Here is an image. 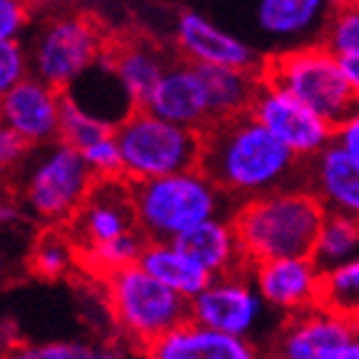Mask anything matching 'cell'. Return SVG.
I'll return each mask as SVG.
<instances>
[{
  "mask_svg": "<svg viewBox=\"0 0 359 359\" xmlns=\"http://www.w3.org/2000/svg\"><path fill=\"white\" fill-rule=\"evenodd\" d=\"M200 170L242 205L269 192L304 187L307 163L245 112L202 133Z\"/></svg>",
  "mask_w": 359,
  "mask_h": 359,
  "instance_id": "6da1fadb",
  "label": "cell"
},
{
  "mask_svg": "<svg viewBox=\"0 0 359 359\" xmlns=\"http://www.w3.org/2000/svg\"><path fill=\"white\" fill-rule=\"evenodd\" d=\"M327 210L307 187L269 192L237 205L230 215L245 264L312 257Z\"/></svg>",
  "mask_w": 359,
  "mask_h": 359,
  "instance_id": "7a4b0ae2",
  "label": "cell"
},
{
  "mask_svg": "<svg viewBox=\"0 0 359 359\" xmlns=\"http://www.w3.org/2000/svg\"><path fill=\"white\" fill-rule=\"evenodd\" d=\"M133 205L137 230L147 242H175L208 219L230 217L237 208L200 168L137 182Z\"/></svg>",
  "mask_w": 359,
  "mask_h": 359,
  "instance_id": "3957f363",
  "label": "cell"
},
{
  "mask_svg": "<svg viewBox=\"0 0 359 359\" xmlns=\"http://www.w3.org/2000/svg\"><path fill=\"white\" fill-rule=\"evenodd\" d=\"M118 342L142 354L152 342L190 322V299L157 282L140 264L97 282Z\"/></svg>",
  "mask_w": 359,
  "mask_h": 359,
  "instance_id": "277c9868",
  "label": "cell"
},
{
  "mask_svg": "<svg viewBox=\"0 0 359 359\" xmlns=\"http://www.w3.org/2000/svg\"><path fill=\"white\" fill-rule=\"evenodd\" d=\"M93 185L95 177L85 165L83 155L57 140L33 147L8 187L25 205L30 219L43 224V230H65L88 200Z\"/></svg>",
  "mask_w": 359,
  "mask_h": 359,
  "instance_id": "5b68a950",
  "label": "cell"
},
{
  "mask_svg": "<svg viewBox=\"0 0 359 359\" xmlns=\"http://www.w3.org/2000/svg\"><path fill=\"white\" fill-rule=\"evenodd\" d=\"M217 13L264 60L322 43L332 18L327 0H219Z\"/></svg>",
  "mask_w": 359,
  "mask_h": 359,
  "instance_id": "8992f818",
  "label": "cell"
},
{
  "mask_svg": "<svg viewBox=\"0 0 359 359\" xmlns=\"http://www.w3.org/2000/svg\"><path fill=\"white\" fill-rule=\"evenodd\" d=\"M262 80L302 100L332 128L342 125L359 107V97L347 83L339 57L322 43L267 57Z\"/></svg>",
  "mask_w": 359,
  "mask_h": 359,
  "instance_id": "52a82bcc",
  "label": "cell"
},
{
  "mask_svg": "<svg viewBox=\"0 0 359 359\" xmlns=\"http://www.w3.org/2000/svg\"><path fill=\"white\" fill-rule=\"evenodd\" d=\"M123 177L130 185L200 168L202 133L157 118L145 107L115 128Z\"/></svg>",
  "mask_w": 359,
  "mask_h": 359,
  "instance_id": "ba28073f",
  "label": "cell"
},
{
  "mask_svg": "<svg viewBox=\"0 0 359 359\" xmlns=\"http://www.w3.org/2000/svg\"><path fill=\"white\" fill-rule=\"evenodd\" d=\"M22 43L28 50L30 75L62 93L83 78L105 53L100 28L95 20L80 13H57L45 18Z\"/></svg>",
  "mask_w": 359,
  "mask_h": 359,
  "instance_id": "9c48e42d",
  "label": "cell"
},
{
  "mask_svg": "<svg viewBox=\"0 0 359 359\" xmlns=\"http://www.w3.org/2000/svg\"><path fill=\"white\" fill-rule=\"evenodd\" d=\"M250 115L304 163L334 142V128L325 118H320L312 107L290 95L287 90L264 80L250 107Z\"/></svg>",
  "mask_w": 359,
  "mask_h": 359,
  "instance_id": "30bf717a",
  "label": "cell"
},
{
  "mask_svg": "<svg viewBox=\"0 0 359 359\" xmlns=\"http://www.w3.org/2000/svg\"><path fill=\"white\" fill-rule=\"evenodd\" d=\"M175 48L180 50L182 60L202 67H237V70L262 73L264 65V57L247 40L197 8L182 11L177 15Z\"/></svg>",
  "mask_w": 359,
  "mask_h": 359,
  "instance_id": "8fae6325",
  "label": "cell"
},
{
  "mask_svg": "<svg viewBox=\"0 0 359 359\" xmlns=\"http://www.w3.org/2000/svg\"><path fill=\"white\" fill-rule=\"evenodd\" d=\"M65 230L78 245V252L135 232L137 217L133 205V185L125 177L95 180L88 200Z\"/></svg>",
  "mask_w": 359,
  "mask_h": 359,
  "instance_id": "7c38bea8",
  "label": "cell"
},
{
  "mask_svg": "<svg viewBox=\"0 0 359 359\" xmlns=\"http://www.w3.org/2000/svg\"><path fill=\"white\" fill-rule=\"evenodd\" d=\"M262 312V297L252 275L215 277L202 294L190 302V320L215 332L250 339Z\"/></svg>",
  "mask_w": 359,
  "mask_h": 359,
  "instance_id": "4fadbf2b",
  "label": "cell"
},
{
  "mask_svg": "<svg viewBox=\"0 0 359 359\" xmlns=\"http://www.w3.org/2000/svg\"><path fill=\"white\" fill-rule=\"evenodd\" d=\"M359 325L337 317L327 309L287 314L262 349L264 359H325L332 349L349 342Z\"/></svg>",
  "mask_w": 359,
  "mask_h": 359,
  "instance_id": "5bb4252c",
  "label": "cell"
},
{
  "mask_svg": "<svg viewBox=\"0 0 359 359\" xmlns=\"http://www.w3.org/2000/svg\"><path fill=\"white\" fill-rule=\"evenodd\" d=\"M62 100H65L62 90L28 75L0 100L3 125H8L30 147L57 142L60 140Z\"/></svg>",
  "mask_w": 359,
  "mask_h": 359,
  "instance_id": "9a60e30c",
  "label": "cell"
},
{
  "mask_svg": "<svg viewBox=\"0 0 359 359\" xmlns=\"http://www.w3.org/2000/svg\"><path fill=\"white\" fill-rule=\"evenodd\" d=\"M145 110L168 123L205 133L212 125V107L200 67L187 60L172 62L145 102Z\"/></svg>",
  "mask_w": 359,
  "mask_h": 359,
  "instance_id": "2e32d148",
  "label": "cell"
},
{
  "mask_svg": "<svg viewBox=\"0 0 359 359\" xmlns=\"http://www.w3.org/2000/svg\"><path fill=\"white\" fill-rule=\"evenodd\" d=\"M320 275L322 272L312 262V257L275 259L257 264L252 269V282L262 302L285 312L287 317L317 307Z\"/></svg>",
  "mask_w": 359,
  "mask_h": 359,
  "instance_id": "e0dca14e",
  "label": "cell"
},
{
  "mask_svg": "<svg viewBox=\"0 0 359 359\" xmlns=\"http://www.w3.org/2000/svg\"><path fill=\"white\" fill-rule=\"evenodd\" d=\"M140 359H264L262 349L245 337H232L202 327L197 322H185L177 330L168 332L152 342Z\"/></svg>",
  "mask_w": 359,
  "mask_h": 359,
  "instance_id": "ac0fdd59",
  "label": "cell"
},
{
  "mask_svg": "<svg viewBox=\"0 0 359 359\" xmlns=\"http://www.w3.org/2000/svg\"><path fill=\"white\" fill-rule=\"evenodd\" d=\"M304 187L325 205L327 212L359 219V165L334 142L307 163Z\"/></svg>",
  "mask_w": 359,
  "mask_h": 359,
  "instance_id": "d6986e66",
  "label": "cell"
},
{
  "mask_svg": "<svg viewBox=\"0 0 359 359\" xmlns=\"http://www.w3.org/2000/svg\"><path fill=\"white\" fill-rule=\"evenodd\" d=\"M105 57L137 110L145 107L157 83L163 80L165 70L172 65V60H168L155 43L142 38H130L123 43L107 45Z\"/></svg>",
  "mask_w": 359,
  "mask_h": 359,
  "instance_id": "ffe728a7",
  "label": "cell"
},
{
  "mask_svg": "<svg viewBox=\"0 0 359 359\" xmlns=\"http://www.w3.org/2000/svg\"><path fill=\"white\" fill-rule=\"evenodd\" d=\"M175 245L190 259H195L208 275H212V280L215 277L242 275V272L252 275V269L247 267L240 252L230 217H217L197 224L185 235H180Z\"/></svg>",
  "mask_w": 359,
  "mask_h": 359,
  "instance_id": "44dd1931",
  "label": "cell"
},
{
  "mask_svg": "<svg viewBox=\"0 0 359 359\" xmlns=\"http://www.w3.org/2000/svg\"><path fill=\"white\" fill-rule=\"evenodd\" d=\"M65 95L75 105L83 107L85 112H90L93 118L110 125L112 130L118 128V125H123L137 110L133 105V100L128 97V93H125V88L120 85L112 65L107 62L105 53H102L100 60L90 67L83 78H78L65 90Z\"/></svg>",
  "mask_w": 359,
  "mask_h": 359,
  "instance_id": "7402d4cb",
  "label": "cell"
},
{
  "mask_svg": "<svg viewBox=\"0 0 359 359\" xmlns=\"http://www.w3.org/2000/svg\"><path fill=\"white\" fill-rule=\"evenodd\" d=\"M137 264L147 275H152L157 282H163L165 287L190 302L212 282V275H208L195 259L187 257L175 242H147Z\"/></svg>",
  "mask_w": 359,
  "mask_h": 359,
  "instance_id": "603a6c76",
  "label": "cell"
},
{
  "mask_svg": "<svg viewBox=\"0 0 359 359\" xmlns=\"http://www.w3.org/2000/svg\"><path fill=\"white\" fill-rule=\"evenodd\" d=\"M200 67L205 85H208L210 107H212V125L245 115L252 107L257 90L262 85L259 70H237V67Z\"/></svg>",
  "mask_w": 359,
  "mask_h": 359,
  "instance_id": "cb8c5ba5",
  "label": "cell"
},
{
  "mask_svg": "<svg viewBox=\"0 0 359 359\" xmlns=\"http://www.w3.org/2000/svg\"><path fill=\"white\" fill-rule=\"evenodd\" d=\"M25 264H28L30 275L45 282L65 280L73 272H80L78 245L62 227L43 230L30 245L28 255H25Z\"/></svg>",
  "mask_w": 359,
  "mask_h": 359,
  "instance_id": "d4e9b609",
  "label": "cell"
},
{
  "mask_svg": "<svg viewBox=\"0 0 359 359\" xmlns=\"http://www.w3.org/2000/svg\"><path fill=\"white\" fill-rule=\"evenodd\" d=\"M123 342L110 339H33L15 342L6 359H130Z\"/></svg>",
  "mask_w": 359,
  "mask_h": 359,
  "instance_id": "484cf974",
  "label": "cell"
},
{
  "mask_svg": "<svg viewBox=\"0 0 359 359\" xmlns=\"http://www.w3.org/2000/svg\"><path fill=\"white\" fill-rule=\"evenodd\" d=\"M354 257H359V219L327 212L320 240L312 252V262L320 272H330Z\"/></svg>",
  "mask_w": 359,
  "mask_h": 359,
  "instance_id": "4316f807",
  "label": "cell"
},
{
  "mask_svg": "<svg viewBox=\"0 0 359 359\" xmlns=\"http://www.w3.org/2000/svg\"><path fill=\"white\" fill-rule=\"evenodd\" d=\"M317 307L359 325V257L322 272Z\"/></svg>",
  "mask_w": 359,
  "mask_h": 359,
  "instance_id": "83f0119b",
  "label": "cell"
},
{
  "mask_svg": "<svg viewBox=\"0 0 359 359\" xmlns=\"http://www.w3.org/2000/svg\"><path fill=\"white\" fill-rule=\"evenodd\" d=\"M147 240L140 230L123 235L118 240L105 242L100 247L93 250H83L80 252V272H85L88 277H95L97 282H102L105 277L115 275L120 269H128L133 264H137L142 250H145Z\"/></svg>",
  "mask_w": 359,
  "mask_h": 359,
  "instance_id": "f1b7e54d",
  "label": "cell"
},
{
  "mask_svg": "<svg viewBox=\"0 0 359 359\" xmlns=\"http://www.w3.org/2000/svg\"><path fill=\"white\" fill-rule=\"evenodd\" d=\"M110 133H115L110 125L93 118L90 112H85L83 107L75 105L65 95V100H62V115H60V142L83 152L85 147H90L93 142H97L100 137H105Z\"/></svg>",
  "mask_w": 359,
  "mask_h": 359,
  "instance_id": "f546056e",
  "label": "cell"
},
{
  "mask_svg": "<svg viewBox=\"0 0 359 359\" xmlns=\"http://www.w3.org/2000/svg\"><path fill=\"white\" fill-rule=\"evenodd\" d=\"M322 45L334 53L339 60L359 55V6L332 13L325 35H322Z\"/></svg>",
  "mask_w": 359,
  "mask_h": 359,
  "instance_id": "4dcf8cb0",
  "label": "cell"
},
{
  "mask_svg": "<svg viewBox=\"0 0 359 359\" xmlns=\"http://www.w3.org/2000/svg\"><path fill=\"white\" fill-rule=\"evenodd\" d=\"M83 160L88 165V170L93 172L95 180H115L123 177V155H120V145L115 133L105 135L97 142H93L90 147H85Z\"/></svg>",
  "mask_w": 359,
  "mask_h": 359,
  "instance_id": "1f68e13d",
  "label": "cell"
},
{
  "mask_svg": "<svg viewBox=\"0 0 359 359\" xmlns=\"http://www.w3.org/2000/svg\"><path fill=\"white\" fill-rule=\"evenodd\" d=\"M30 75L25 43H0V100Z\"/></svg>",
  "mask_w": 359,
  "mask_h": 359,
  "instance_id": "d6a6232c",
  "label": "cell"
},
{
  "mask_svg": "<svg viewBox=\"0 0 359 359\" xmlns=\"http://www.w3.org/2000/svg\"><path fill=\"white\" fill-rule=\"evenodd\" d=\"M33 147L28 142L18 137L8 125L0 123V187H8L13 182V177L18 175V170L22 168V163L28 160Z\"/></svg>",
  "mask_w": 359,
  "mask_h": 359,
  "instance_id": "836d02e7",
  "label": "cell"
},
{
  "mask_svg": "<svg viewBox=\"0 0 359 359\" xmlns=\"http://www.w3.org/2000/svg\"><path fill=\"white\" fill-rule=\"evenodd\" d=\"M30 20L25 0H0V43H20L28 35Z\"/></svg>",
  "mask_w": 359,
  "mask_h": 359,
  "instance_id": "e575fe53",
  "label": "cell"
},
{
  "mask_svg": "<svg viewBox=\"0 0 359 359\" xmlns=\"http://www.w3.org/2000/svg\"><path fill=\"white\" fill-rule=\"evenodd\" d=\"M30 222V215L11 187H0V235H13L22 224Z\"/></svg>",
  "mask_w": 359,
  "mask_h": 359,
  "instance_id": "d590c367",
  "label": "cell"
},
{
  "mask_svg": "<svg viewBox=\"0 0 359 359\" xmlns=\"http://www.w3.org/2000/svg\"><path fill=\"white\" fill-rule=\"evenodd\" d=\"M334 145L347 152L354 163L359 165V107L342 125L334 128Z\"/></svg>",
  "mask_w": 359,
  "mask_h": 359,
  "instance_id": "8d00e7d4",
  "label": "cell"
},
{
  "mask_svg": "<svg viewBox=\"0 0 359 359\" xmlns=\"http://www.w3.org/2000/svg\"><path fill=\"white\" fill-rule=\"evenodd\" d=\"M8 237L13 235H0V282L6 280V277H11L13 264H15V252L8 245Z\"/></svg>",
  "mask_w": 359,
  "mask_h": 359,
  "instance_id": "74e56055",
  "label": "cell"
},
{
  "mask_svg": "<svg viewBox=\"0 0 359 359\" xmlns=\"http://www.w3.org/2000/svg\"><path fill=\"white\" fill-rule=\"evenodd\" d=\"M325 359H359V332L349 339V342H344L337 349H332Z\"/></svg>",
  "mask_w": 359,
  "mask_h": 359,
  "instance_id": "f35d334b",
  "label": "cell"
},
{
  "mask_svg": "<svg viewBox=\"0 0 359 359\" xmlns=\"http://www.w3.org/2000/svg\"><path fill=\"white\" fill-rule=\"evenodd\" d=\"M342 70L347 75V83L352 85L354 95L359 97V55H352V57H342Z\"/></svg>",
  "mask_w": 359,
  "mask_h": 359,
  "instance_id": "ab89813d",
  "label": "cell"
},
{
  "mask_svg": "<svg viewBox=\"0 0 359 359\" xmlns=\"http://www.w3.org/2000/svg\"><path fill=\"white\" fill-rule=\"evenodd\" d=\"M15 342H18V339L13 337V330H11V327L0 322V349H3V352H8V349H11Z\"/></svg>",
  "mask_w": 359,
  "mask_h": 359,
  "instance_id": "60d3db41",
  "label": "cell"
},
{
  "mask_svg": "<svg viewBox=\"0 0 359 359\" xmlns=\"http://www.w3.org/2000/svg\"><path fill=\"white\" fill-rule=\"evenodd\" d=\"M327 6H330L332 13H334V11H344V8L359 6V0H327Z\"/></svg>",
  "mask_w": 359,
  "mask_h": 359,
  "instance_id": "b9f144b4",
  "label": "cell"
},
{
  "mask_svg": "<svg viewBox=\"0 0 359 359\" xmlns=\"http://www.w3.org/2000/svg\"><path fill=\"white\" fill-rule=\"evenodd\" d=\"M30 8H50V6H57L60 0H25Z\"/></svg>",
  "mask_w": 359,
  "mask_h": 359,
  "instance_id": "7bdbcfd3",
  "label": "cell"
},
{
  "mask_svg": "<svg viewBox=\"0 0 359 359\" xmlns=\"http://www.w3.org/2000/svg\"><path fill=\"white\" fill-rule=\"evenodd\" d=\"M0 359H6V352H3V349H0Z\"/></svg>",
  "mask_w": 359,
  "mask_h": 359,
  "instance_id": "ee69618b",
  "label": "cell"
},
{
  "mask_svg": "<svg viewBox=\"0 0 359 359\" xmlns=\"http://www.w3.org/2000/svg\"><path fill=\"white\" fill-rule=\"evenodd\" d=\"M0 123H3V112H0Z\"/></svg>",
  "mask_w": 359,
  "mask_h": 359,
  "instance_id": "f6af8a7d",
  "label": "cell"
}]
</instances>
